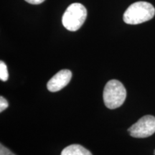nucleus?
I'll return each mask as SVG.
<instances>
[{
    "label": "nucleus",
    "mask_w": 155,
    "mask_h": 155,
    "mask_svg": "<svg viewBox=\"0 0 155 155\" xmlns=\"http://www.w3.org/2000/svg\"><path fill=\"white\" fill-rule=\"evenodd\" d=\"M155 15V8L147 2H137L128 7L123 19L128 25H139L152 19Z\"/></svg>",
    "instance_id": "1"
},
{
    "label": "nucleus",
    "mask_w": 155,
    "mask_h": 155,
    "mask_svg": "<svg viewBox=\"0 0 155 155\" xmlns=\"http://www.w3.org/2000/svg\"><path fill=\"white\" fill-rule=\"evenodd\" d=\"M127 91L124 85L117 80H111L106 83L103 94L105 106L109 109H115L125 101Z\"/></svg>",
    "instance_id": "2"
},
{
    "label": "nucleus",
    "mask_w": 155,
    "mask_h": 155,
    "mask_svg": "<svg viewBox=\"0 0 155 155\" xmlns=\"http://www.w3.org/2000/svg\"><path fill=\"white\" fill-rule=\"evenodd\" d=\"M86 17V7L80 3H73L64 12L62 17V23L68 30L75 32L82 27Z\"/></svg>",
    "instance_id": "3"
},
{
    "label": "nucleus",
    "mask_w": 155,
    "mask_h": 155,
    "mask_svg": "<svg viewBox=\"0 0 155 155\" xmlns=\"http://www.w3.org/2000/svg\"><path fill=\"white\" fill-rule=\"evenodd\" d=\"M129 134L135 138H146L155 133V117L146 115L141 117L128 129Z\"/></svg>",
    "instance_id": "4"
},
{
    "label": "nucleus",
    "mask_w": 155,
    "mask_h": 155,
    "mask_svg": "<svg viewBox=\"0 0 155 155\" xmlns=\"http://www.w3.org/2000/svg\"><path fill=\"white\" fill-rule=\"evenodd\" d=\"M72 78V73L71 71L64 69L60 71L48 81L47 87L50 92H57L63 89L68 84Z\"/></svg>",
    "instance_id": "5"
},
{
    "label": "nucleus",
    "mask_w": 155,
    "mask_h": 155,
    "mask_svg": "<svg viewBox=\"0 0 155 155\" xmlns=\"http://www.w3.org/2000/svg\"><path fill=\"white\" fill-rule=\"evenodd\" d=\"M61 155H93L89 150L80 144H71L62 151Z\"/></svg>",
    "instance_id": "6"
},
{
    "label": "nucleus",
    "mask_w": 155,
    "mask_h": 155,
    "mask_svg": "<svg viewBox=\"0 0 155 155\" xmlns=\"http://www.w3.org/2000/svg\"><path fill=\"white\" fill-rule=\"evenodd\" d=\"M9 78L7 67L5 62L0 61V79L2 81H7Z\"/></svg>",
    "instance_id": "7"
},
{
    "label": "nucleus",
    "mask_w": 155,
    "mask_h": 155,
    "mask_svg": "<svg viewBox=\"0 0 155 155\" xmlns=\"http://www.w3.org/2000/svg\"><path fill=\"white\" fill-rule=\"evenodd\" d=\"M9 106V103L3 96L0 97V112H2Z\"/></svg>",
    "instance_id": "8"
},
{
    "label": "nucleus",
    "mask_w": 155,
    "mask_h": 155,
    "mask_svg": "<svg viewBox=\"0 0 155 155\" xmlns=\"http://www.w3.org/2000/svg\"><path fill=\"white\" fill-rule=\"evenodd\" d=\"M0 155H15L14 153L11 152L9 149L1 144L0 146Z\"/></svg>",
    "instance_id": "9"
},
{
    "label": "nucleus",
    "mask_w": 155,
    "mask_h": 155,
    "mask_svg": "<svg viewBox=\"0 0 155 155\" xmlns=\"http://www.w3.org/2000/svg\"><path fill=\"white\" fill-rule=\"evenodd\" d=\"M25 1L29 4H31V5H40V4L44 2L45 0H25Z\"/></svg>",
    "instance_id": "10"
},
{
    "label": "nucleus",
    "mask_w": 155,
    "mask_h": 155,
    "mask_svg": "<svg viewBox=\"0 0 155 155\" xmlns=\"http://www.w3.org/2000/svg\"><path fill=\"white\" fill-rule=\"evenodd\" d=\"M154 155H155V150H154Z\"/></svg>",
    "instance_id": "11"
}]
</instances>
